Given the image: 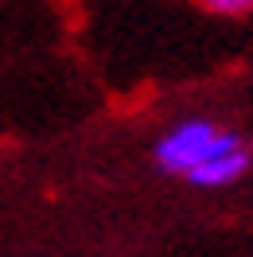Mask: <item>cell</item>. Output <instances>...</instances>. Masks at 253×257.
Masks as SVG:
<instances>
[{
  "label": "cell",
  "instance_id": "obj_2",
  "mask_svg": "<svg viewBox=\"0 0 253 257\" xmlns=\"http://www.w3.org/2000/svg\"><path fill=\"white\" fill-rule=\"evenodd\" d=\"M245 168H249V148L241 145L234 133H226V141H222L187 179L199 183V187H226V183H237V179L245 176Z\"/></svg>",
  "mask_w": 253,
  "mask_h": 257
},
{
  "label": "cell",
  "instance_id": "obj_3",
  "mask_svg": "<svg viewBox=\"0 0 253 257\" xmlns=\"http://www.w3.org/2000/svg\"><path fill=\"white\" fill-rule=\"evenodd\" d=\"M203 4L218 16H249L253 12V0H203Z\"/></svg>",
  "mask_w": 253,
  "mask_h": 257
},
{
  "label": "cell",
  "instance_id": "obj_1",
  "mask_svg": "<svg viewBox=\"0 0 253 257\" xmlns=\"http://www.w3.org/2000/svg\"><path fill=\"white\" fill-rule=\"evenodd\" d=\"M222 141H226V128H218L214 121H203V117H191V121H179L175 128H168L160 137L156 160H160L164 172L191 176Z\"/></svg>",
  "mask_w": 253,
  "mask_h": 257
},
{
  "label": "cell",
  "instance_id": "obj_4",
  "mask_svg": "<svg viewBox=\"0 0 253 257\" xmlns=\"http://www.w3.org/2000/svg\"><path fill=\"white\" fill-rule=\"evenodd\" d=\"M249 160H253V148H249Z\"/></svg>",
  "mask_w": 253,
  "mask_h": 257
}]
</instances>
